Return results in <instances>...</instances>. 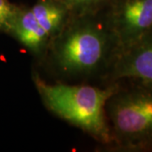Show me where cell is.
<instances>
[{
    "mask_svg": "<svg viewBox=\"0 0 152 152\" xmlns=\"http://www.w3.org/2000/svg\"><path fill=\"white\" fill-rule=\"evenodd\" d=\"M9 35L16 39L38 61H42L50 38L36 20L31 8L21 6Z\"/></svg>",
    "mask_w": 152,
    "mask_h": 152,
    "instance_id": "obj_6",
    "label": "cell"
},
{
    "mask_svg": "<svg viewBox=\"0 0 152 152\" xmlns=\"http://www.w3.org/2000/svg\"><path fill=\"white\" fill-rule=\"evenodd\" d=\"M30 8L36 20L48 34L50 42L59 34L73 16L70 10L58 0H37Z\"/></svg>",
    "mask_w": 152,
    "mask_h": 152,
    "instance_id": "obj_7",
    "label": "cell"
},
{
    "mask_svg": "<svg viewBox=\"0 0 152 152\" xmlns=\"http://www.w3.org/2000/svg\"><path fill=\"white\" fill-rule=\"evenodd\" d=\"M21 6L10 3L9 0H0V31L10 34L12 25Z\"/></svg>",
    "mask_w": 152,
    "mask_h": 152,
    "instance_id": "obj_9",
    "label": "cell"
},
{
    "mask_svg": "<svg viewBox=\"0 0 152 152\" xmlns=\"http://www.w3.org/2000/svg\"><path fill=\"white\" fill-rule=\"evenodd\" d=\"M120 53L118 40L107 24L102 10L73 15L48 45L41 63L56 77L106 81Z\"/></svg>",
    "mask_w": 152,
    "mask_h": 152,
    "instance_id": "obj_1",
    "label": "cell"
},
{
    "mask_svg": "<svg viewBox=\"0 0 152 152\" xmlns=\"http://www.w3.org/2000/svg\"><path fill=\"white\" fill-rule=\"evenodd\" d=\"M106 104L112 137L108 149L152 151V83L136 79L117 80Z\"/></svg>",
    "mask_w": 152,
    "mask_h": 152,
    "instance_id": "obj_3",
    "label": "cell"
},
{
    "mask_svg": "<svg viewBox=\"0 0 152 152\" xmlns=\"http://www.w3.org/2000/svg\"><path fill=\"white\" fill-rule=\"evenodd\" d=\"M32 81L44 106L55 116L81 129L102 145H112V137L106 114V104L114 92L117 82L103 87L88 84L49 83L37 70Z\"/></svg>",
    "mask_w": 152,
    "mask_h": 152,
    "instance_id": "obj_2",
    "label": "cell"
},
{
    "mask_svg": "<svg viewBox=\"0 0 152 152\" xmlns=\"http://www.w3.org/2000/svg\"><path fill=\"white\" fill-rule=\"evenodd\" d=\"M123 79L152 83V26L118 55L105 82Z\"/></svg>",
    "mask_w": 152,
    "mask_h": 152,
    "instance_id": "obj_5",
    "label": "cell"
},
{
    "mask_svg": "<svg viewBox=\"0 0 152 152\" xmlns=\"http://www.w3.org/2000/svg\"><path fill=\"white\" fill-rule=\"evenodd\" d=\"M70 10L73 15L102 10L108 0H58Z\"/></svg>",
    "mask_w": 152,
    "mask_h": 152,
    "instance_id": "obj_8",
    "label": "cell"
},
{
    "mask_svg": "<svg viewBox=\"0 0 152 152\" xmlns=\"http://www.w3.org/2000/svg\"><path fill=\"white\" fill-rule=\"evenodd\" d=\"M102 14L121 53L152 26V0H108Z\"/></svg>",
    "mask_w": 152,
    "mask_h": 152,
    "instance_id": "obj_4",
    "label": "cell"
}]
</instances>
